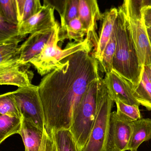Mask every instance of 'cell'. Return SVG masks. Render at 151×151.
<instances>
[{"mask_svg": "<svg viewBox=\"0 0 151 151\" xmlns=\"http://www.w3.org/2000/svg\"><path fill=\"white\" fill-rule=\"evenodd\" d=\"M68 0H43V5L49 6L56 11L60 19L64 16Z\"/></svg>", "mask_w": 151, "mask_h": 151, "instance_id": "f546056e", "label": "cell"}, {"mask_svg": "<svg viewBox=\"0 0 151 151\" xmlns=\"http://www.w3.org/2000/svg\"><path fill=\"white\" fill-rule=\"evenodd\" d=\"M100 77L89 84L73 115L70 130L79 151L86 145L94 125Z\"/></svg>", "mask_w": 151, "mask_h": 151, "instance_id": "5b68a950", "label": "cell"}, {"mask_svg": "<svg viewBox=\"0 0 151 151\" xmlns=\"http://www.w3.org/2000/svg\"><path fill=\"white\" fill-rule=\"evenodd\" d=\"M87 30L79 17L74 19L70 21L64 28L59 30V41L68 39L74 40L76 42L84 40V36L87 34Z\"/></svg>", "mask_w": 151, "mask_h": 151, "instance_id": "ac0fdd59", "label": "cell"}, {"mask_svg": "<svg viewBox=\"0 0 151 151\" xmlns=\"http://www.w3.org/2000/svg\"><path fill=\"white\" fill-rule=\"evenodd\" d=\"M117 106L118 116L125 121L132 122L142 119L139 106L125 104L119 99L114 100Z\"/></svg>", "mask_w": 151, "mask_h": 151, "instance_id": "603a6c76", "label": "cell"}, {"mask_svg": "<svg viewBox=\"0 0 151 151\" xmlns=\"http://www.w3.org/2000/svg\"><path fill=\"white\" fill-rule=\"evenodd\" d=\"M128 21L130 34L140 65L142 67L151 65V42L142 19Z\"/></svg>", "mask_w": 151, "mask_h": 151, "instance_id": "9c48e42d", "label": "cell"}, {"mask_svg": "<svg viewBox=\"0 0 151 151\" xmlns=\"http://www.w3.org/2000/svg\"><path fill=\"white\" fill-rule=\"evenodd\" d=\"M42 7L40 0H25L19 24L38 13Z\"/></svg>", "mask_w": 151, "mask_h": 151, "instance_id": "f1b7e54d", "label": "cell"}, {"mask_svg": "<svg viewBox=\"0 0 151 151\" xmlns=\"http://www.w3.org/2000/svg\"><path fill=\"white\" fill-rule=\"evenodd\" d=\"M144 71L146 73L147 76L151 82V65L144 66Z\"/></svg>", "mask_w": 151, "mask_h": 151, "instance_id": "836d02e7", "label": "cell"}, {"mask_svg": "<svg viewBox=\"0 0 151 151\" xmlns=\"http://www.w3.org/2000/svg\"><path fill=\"white\" fill-rule=\"evenodd\" d=\"M0 16L8 22L18 25L16 0H0Z\"/></svg>", "mask_w": 151, "mask_h": 151, "instance_id": "cb8c5ba5", "label": "cell"}, {"mask_svg": "<svg viewBox=\"0 0 151 151\" xmlns=\"http://www.w3.org/2000/svg\"><path fill=\"white\" fill-rule=\"evenodd\" d=\"M117 35V47L113 62V70L127 81L130 86L141 82L144 67L140 65L132 40L129 23L122 7L118 9L114 25Z\"/></svg>", "mask_w": 151, "mask_h": 151, "instance_id": "7a4b0ae2", "label": "cell"}, {"mask_svg": "<svg viewBox=\"0 0 151 151\" xmlns=\"http://www.w3.org/2000/svg\"><path fill=\"white\" fill-rule=\"evenodd\" d=\"M25 1V0H16L17 4V8L19 24L20 21L21 16H22L23 8H24Z\"/></svg>", "mask_w": 151, "mask_h": 151, "instance_id": "d6a6232c", "label": "cell"}, {"mask_svg": "<svg viewBox=\"0 0 151 151\" xmlns=\"http://www.w3.org/2000/svg\"><path fill=\"white\" fill-rule=\"evenodd\" d=\"M50 137L44 128L43 139L39 151H50Z\"/></svg>", "mask_w": 151, "mask_h": 151, "instance_id": "1f68e13d", "label": "cell"}, {"mask_svg": "<svg viewBox=\"0 0 151 151\" xmlns=\"http://www.w3.org/2000/svg\"><path fill=\"white\" fill-rule=\"evenodd\" d=\"M102 17L97 0H79L78 17L87 30V34L95 32L97 22Z\"/></svg>", "mask_w": 151, "mask_h": 151, "instance_id": "5bb4252c", "label": "cell"}, {"mask_svg": "<svg viewBox=\"0 0 151 151\" xmlns=\"http://www.w3.org/2000/svg\"><path fill=\"white\" fill-rule=\"evenodd\" d=\"M131 136L128 150L137 151L139 146L151 140V119H142L130 122Z\"/></svg>", "mask_w": 151, "mask_h": 151, "instance_id": "2e32d148", "label": "cell"}, {"mask_svg": "<svg viewBox=\"0 0 151 151\" xmlns=\"http://www.w3.org/2000/svg\"><path fill=\"white\" fill-rule=\"evenodd\" d=\"M22 119L7 115L0 116V143L11 136L20 134Z\"/></svg>", "mask_w": 151, "mask_h": 151, "instance_id": "44dd1931", "label": "cell"}, {"mask_svg": "<svg viewBox=\"0 0 151 151\" xmlns=\"http://www.w3.org/2000/svg\"><path fill=\"white\" fill-rule=\"evenodd\" d=\"M58 23L54 27L35 32L30 34L21 45L17 51L18 62L22 64L30 63L34 57L39 55L49 40Z\"/></svg>", "mask_w": 151, "mask_h": 151, "instance_id": "ba28073f", "label": "cell"}, {"mask_svg": "<svg viewBox=\"0 0 151 151\" xmlns=\"http://www.w3.org/2000/svg\"><path fill=\"white\" fill-rule=\"evenodd\" d=\"M21 119L20 135L23 140L25 151H39L43 139L44 129L40 128L22 117Z\"/></svg>", "mask_w": 151, "mask_h": 151, "instance_id": "9a60e30c", "label": "cell"}, {"mask_svg": "<svg viewBox=\"0 0 151 151\" xmlns=\"http://www.w3.org/2000/svg\"><path fill=\"white\" fill-rule=\"evenodd\" d=\"M130 122L123 120L112 112L106 151H126L131 136Z\"/></svg>", "mask_w": 151, "mask_h": 151, "instance_id": "52a82bcc", "label": "cell"}, {"mask_svg": "<svg viewBox=\"0 0 151 151\" xmlns=\"http://www.w3.org/2000/svg\"><path fill=\"white\" fill-rule=\"evenodd\" d=\"M151 6V0H143V8Z\"/></svg>", "mask_w": 151, "mask_h": 151, "instance_id": "e575fe53", "label": "cell"}, {"mask_svg": "<svg viewBox=\"0 0 151 151\" xmlns=\"http://www.w3.org/2000/svg\"><path fill=\"white\" fill-rule=\"evenodd\" d=\"M30 63L22 64L18 62L0 66V84L11 85L19 88L30 87L33 73L29 70Z\"/></svg>", "mask_w": 151, "mask_h": 151, "instance_id": "30bf717a", "label": "cell"}, {"mask_svg": "<svg viewBox=\"0 0 151 151\" xmlns=\"http://www.w3.org/2000/svg\"><path fill=\"white\" fill-rule=\"evenodd\" d=\"M94 46L65 58L62 66L45 76L38 85L48 134L70 129L74 112L88 87L100 78L98 61L90 53Z\"/></svg>", "mask_w": 151, "mask_h": 151, "instance_id": "6da1fadb", "label": "cell"}, {"mask_svg": "<svg viewBox=\"0 0 151 151\" xmlns=\"http://www.w3.org/2000/svg\"><path fill=\"white\" fill-rule=\"evenodd\" d=\"M142 14V19L146 28L151 27V6L143 7Z\"/></svg>", "mask_w": 151, "mask_h": 151, "instance_id": "4dcf8cb0", "label": "cell"}, {"mask_svg": "<svg viewBox=\"0 0 151 151\" xmlns=\"http://www.w3.org/2000/svg\"><path fill=\"white\" fill-rule=\"evenodd\" d=\"M130 87L134 97L140 105L151 111V82L144 71L140 83Z\"/></svg>", "mask_w": 151, "mask_h": 151, "instance_id": "ffe728a7", "label": "cell"}, {"mask_svg": "<svg viewBox=\"0 0 151 151\" xmlns=\"http://www.w3.org/2000/svg\"><path fill=\"white\" fill-rule=\"evenodd\" d=\"M79 0H68L64 16L61 19V28H64L72 19L79 17Z\"/></svg>", "mask_w": 151, "mask_h": 151, "instance_id": "83f0119b", "label": "cell"}, {"mask_svg": "<svg viewBox=\"0 0 151 151\" xmlns=\"http://www.w3.org/2000/svg\"><path fill=\"white\" fill-rule=\"evenodd\" d=\"M0 19V42L21 36L19 34L18 25L8 22L1 16Z\"/></svg>", "mask_w": 151, "mask_h": 151, "instance_id": "4316f807", "label": "cell"}, {"mask_svg": "<svg viewBox=\"0 0 151 151\" xmlns=\"http://www.w3.org/2000/svg\"><path fill=\"white\" fill-rule=\"evenodd\" d=\"M25 38L20 36L0 42V66H4L18 62V43Z\"/></svg>", "mask_w": 151, "mask_h": 151, "instance_id": "d6986e66", "label": "cell"}, {"mask_svg": "<svg viewBox=\"0 0 151 151\" xmlns=\"http://www.w3.org/2000/svg\"><path fill=\"white\" fill-rule=\"evenodd\" d=\"M50 151H51V150Z\"/></svg>", "mask_w": 151, "mask_h": 151, "instance_id": "8d00e7d4", "label": "cell"}, {"mask_svg": "<svg viewBox=\"0 0 151 151\" xmlns=\"http://www.w3.org/2000/svg\"><path fill=\"white\" fill-rule=\"evenodd\" d=\"M121 7L128 20L142 19L143 0H124Z\"/></svg>", "mask_w": 151, "mask_h": 151, "instance_id": "484cf974", "label": "cell"}, {"mask_svg": "<svg viewBox=\"0 0 151 151\" xmlns=\"http://www.w3.org/2000/svg\"><path fill=\"white\" fill-rule=\"evenodd\" d=\"M118 15V9L112 8L103 14L102 27L99 38L93 55L98 64L102 61L103 54L109 42L114 30L115 22Z\"/></svg>", "mask_w": 151, "mask_h": 151, "instance_id": "4fadbf2b", "label": "cell"}, {"mask_svg": "<svg viewBox=\"0 0 151 151\" xmlns=\"http://www.w3.org/2000/svg\"><path fill=\"white\" fill-rule=\"evenodd\" d=\"M10 93L21 116L40 128L44 129V112L38 86L33 85L19 88Z\"/></svg>", "mask_w": 151, "mask_h": 151, "instance_id": "8992f818", "label": "cell"}, {"mask_svg": "<svg viewBox=\"0 0 151 151\" xmlns=\"http://www.w3.org/2000/svg\"><path fill=\"white\" fill-rule=\"evenodd\" d=\"M117 47V35L114 30L111 39L107 44L103 54L102 61L99 63V70L106 74H109L113 70V62Z\"/></svg>", "mask_w": 151, "mask_h": 151, "instance_id": "7402d4cb", "label": "cell"}, {"mask_svg": "<svg viewBox=\"0 0 151 151\" xmlns=\"http://www.w3.org/2000/svg\"><path fill=\"white\" fill-rule=\"evenodd\" d=\"M60 28L59 25L41 53L30 61V63L34 66L41 76L47 75L60 68L63 65L62 61L72 54L84 50L93 43L96 44L94 38L88 35L83 41L70 42L64 50L61 49L58 46V43L60 41Z\"/></svg>", "mask_w": 151, "mask_h": 151, "instance_id": "3957f363", "label": "cell"}, {"mask_svg": "<svg viewBox=\"0 0 151 151\" xmlns=\"http://www.w3.org/2000/svg\"><path fill=\"white\" fill-rule=\"evenodd\" d=\"M114 102L104 79L100 77L95 122L87 142L81 151H106L111 116Z\"/></svg>", "mask_w": 151, "mask_h": 151, "instance_id": "277c9868", "label": "cell"}, {"mask_svg": "<svg viewBox=\"0 0 151 151\" xmlns=\"http://www.w3.org/2000/svg\"><path fill=\"white\" fill-rule=\"evenodd\" d=\"M49 136L51 151H79L70 129L54 130Z\"/></svg>", "mask_w": 151, "mask_h": 151, "instance_id": "e0dca14e", "label": "cell"}, {"mask_svg": "<svg viewBox=\"0 0 151 151\" xmlns=\"http://www.w3.org/2000/svg\"><path fill=\"white\" fill-rule=\"evenodd\" d=\"M0 114L11 117H22L10 92L0 96Z\"/></svg>", "mask_w": 151, "mask_h": 151, "instance_id": "d4e9b609", "label": "cell"}, {"mask_svg": "<svg viewBox=\"0 0 151 151\" xmlns=\"http://www.w3.org/2000/svg\"><path fill=\"white\" fill-rule=\"evenodd\" d=\"M147 32H148V35H149V39L150 41L151 44V27L147 28Z\"/></svg>", "mask_w": 151, "mask_h": 151, "instance_id": "d590c367", "label": "cell"}, {"mask_svg": "<svg viewBox=\"0 0 151 151\" xmlns=\"http://www.w3.org/2000/svg\"><path fill=\"white\" fill-rule=\"evenodd\" d=\"M104 80L114 100L119 99L131 105H141L134 97L127 81L113 70L105 75Z\"/></svg>", "mask_w": 151, "mask_h": 151, "instance_id": "7c38bea8", "label": "cell"}, {"mask_svg": "<svg viewBox=\"0 0 151 151\" xmlns=\"http://www.w3.org/2000/svg\"><path fill=\"white\" fill-rule=\"evenodd\" d=\"M54 11L49 6L43 5L38 13L18 25L19 35L25 37L28 34L54 27L58 23L55 19Z\"/></svg>", "mask_w": 151, "mask_h": 151, "instance_id": "8fae6325", "label": "cell"}]
</instances>
